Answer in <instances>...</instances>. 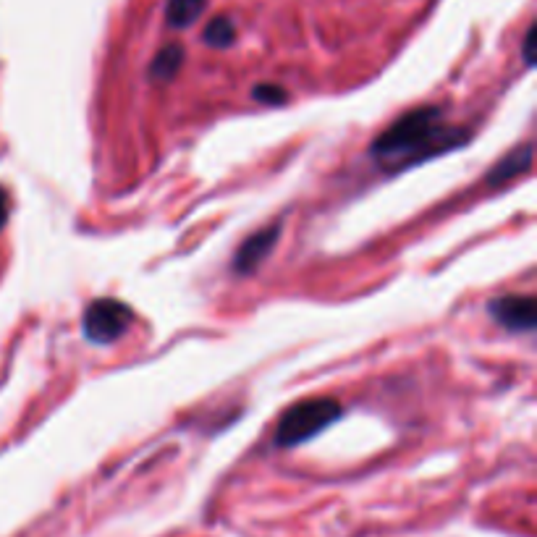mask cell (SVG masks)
I'll list each match as a JSON object with an SVG mask.
<instances>
[{
	"label": "cell",
	"mask_w": 537,
	"mask_h": 537,
	"mask_svg": "<svg viewBox=\"0 0 537 537\" xmlns=\"http://www.w3.org/2000/svg\"><path fill=\"white\" fill-rule=\"evenodd\" d=\"M535 40H537V24H530L527 35H524V45H522V58L527 66L535 63Z\"/></svg>",
	"instance_id": "cell-11"
},
{
	"label": "cell",
	"mask_w": 537,
	"mask_h": 537,
	"mask_svg": "<svg viewBox=\"0 0 537 537\" xmlns=\"http://www.w3.org/2000/svg\"><path fill=\"white\" fill-rule=\"evenodd\" d=\"M181 63H184V48H181L179 42H171V45L160 50L158 56L152 58L150 76L158 79V82H171L173 76L179 74Z\"/></svg>",
	"instance_id": "cell-7"
},
{
	"label": "cell",
	"mask_w": 537,
	"mask_h": 537,
	"mask_svg": "<svg viewBox=\"0 0 537 537\" xmlns=\"http://www.w3.org/2000/svg\"><path fill=\"white\" fill-rule=\"evenodd\" d=\"M207 0H168L166 6V24L173 29L192 27L205 11Z\"/></svg>",
	"instance_id": "cell-8"
},
{
	"label": "cell",
	"mask_w": 537,
	"mask_h": 537,
	"mask_svg": "<svg viewBox=\"0 0 537 537\" xmlns=\"http://www.w3.org/2000/svg\"><path fill=\"white\" fill-rule=\"evenodd\" d=\"M488 310L503 328L514 333H530L537 328V302L532 297L509 294V297L493 299Z\"/></svg>",
	"instance_id": "cell-4"
},
{
	"label": "cell",
	"mask_w": 537,
	"mask_h": 537,
	"mask_svg": "<svg viewBox=\"0 0 537 537\" xmlns=\"http://www.w3.org/2000/svg\"><path fill=\"white\" fill-rule=\"evenodd\" d=\"M131 323H134V312L129 304L118 299H95L84 310L82 331L87 341L105 346L124 336Z\"/></svg>",
	"instance_id": "cell-3"
},
{
	"label": "cell",
	"mask_w": 537,
	"mask_h": 537,
	"mask_svg": "<svg viewBox=\"0 0 537 537\" xmlns=\"http://www.w3.org/2000/svg\"><path fill=\"white\" fill-rule=\"evenodd\" d=\"M202 40L210 48H228V45H234L236 40V24L234 19H228V16H215V19L207 21L205 32H202Z\"/></svg>",
	"instance_id": "cell-9"
},
{
	"label": "cell",
	"mask_w": 537,
	"mask_h": 537,
	"mask_svg": "<svg viewBox=\"0 0 537 537\" xmlns=\"http://www.w3.org/2000/svg\"><path fill=\"white\" fill-rule=\"evenodd\" d=\"M341 417V404L328 396H317V399L299 401L281 414L276 425V446L291 448L299 443L315 438L320 430Z\"/></svg>",
	"instance_id": "cell-2"
},
{
	"label": "cell",
	"mask_w": 537,
	"mask_h": 537,
	"mask_svg": "<svg viewBox=\"0 0 537 537\" xmlns=\"http://www.w3.org/2000/svg\"><path fill=\"white\" fill-rule=\"evenodd\" d=\"M281 236V226H268L252 234L249 239H244L239 249H236L234 255V273L239 276H249V273H255L260 268V262L273 252V244Z\"/></svg>",
	"instance_id": "cell-5"
},
{
	"label": "cell",
	"mask_w": 537,
	"mask_h": 537,
	"mask_svg": "<svg viewBox=\"0 0 537 537\" xmlns=\"http://www.w3.org/2000/svg\"><path fill=\"white\" fill-rule=\"evenodd\" d=\"M469 131L443 129L441 124V108L425 105L388 126L375 142H372V158L380 160V166L391 168H407L417 166L420 160L441 155L446 150L467 145Z\"/></svg>",
	"instance_id": "cell-1"
},
{
	"label": "cell",
	"mask_w": 537,
	"mask_h": 537,
	"mask_svg": "<svg viewBox=\"0 0 537 537\" xmlns=\"http://www.w3.org/2000/svg\"><path fill=\"white\" fill-rule=\"evenodd\" d=\"M8 221V192L0 186V228L6 226Z\"/></svg>",
	"instance_id": "cell-12"
},
{
	"label": "cell",
	"mask_w": 537,
	"mask_h": 537,
	"mask_svg": "<svg viewBox=\"0 0 537 537\" xmlns=\"http://www.w3.org/2000/svg\"><path fill=\"white\" fill-rule=\"evenodd\" d=\"M252 97H255L257 103L283 105L289 95H286V90H283V87H276V84H260V87H255V90H252Z\"/></svg>",
	"instance_id": "cell-10"
},
{
	"label": "cell",
	"mask_w": 537,
	"mask_h": 537,
	"mask_svg": "<svg viewBox=\"0 0 537 537\" xmlns=\"http://www.w3.org/2000/svg\"><path fill=\"white\" fill-rule=\"evenodd\" d=\"M532 155H535V147L527 142V145L517 147L514 152H509L506 158L501 160V163H496V168L488 173V184L490 186H498V184H506V181L517 179L519 173H527L532 168Z\"/></svg>",
	"instance_id": "cell-6"
}]
</instances>
